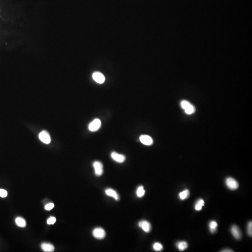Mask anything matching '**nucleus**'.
<instances>
[{
  "label": "nucleus",
  "mask_w": 252,
  "mask_h": 252,
  "mask_svg": "<svg viewBox=\"0 0 252 252\" xmlns=\"http://www.w3.org/2000/svg\"><path fill=\"white\" fill-rule=\"evenodd\" d=\"M92 235L96 239L98 240L103 239L105 237V231L101 227H97L93 229Z\"/></svg>",
  "instance_id": "1"
},
{
  "label": "nucleus",
  "mask_w": 252,
  "mask_h": 252,
  "mask_svg": "<svg viewBox=\"0 0 252 252\" xmlns=\"http://www.w3.org/2000/svg\"><path fill=\"white\" fill-rule=\"evenodd\" d=\"M225 183L227 187L230 190H236L239 188V183L233 178H227L225 181Z\"/></svg>",
  "instance_id": "2"
},
{
  "label": "nucleus",
  "mask_w": 252,
  "mask_h": 252,
  "mask_svg": "<svg viewBox=\"0 0 252 252\" xmlns=\"http://www.w3.org/2000/svg\"><path fill=\"white\" fill-rule=\"evenodd\" d=\"M101 122L99 119H95L90 123L88 126V129L90 131L95 132L98 131L101 127Z\"/></svg>",
  "instance_id": "3"
},
{
  "label": "nucleus",
  "mask_w": 252,
  "mask_h": 252,
  "mask_svg": "<svg viewBox=\"0 0 252 252\" xmlns=\"http://www.w3.org/2000/svg\"><path fill=\"white\" fill-rule=\"evenodd\" d=\"M95 169V174L97 176H100L103 173V165L100 161H95L93 163Z\"/></svg>",
  "instance_id": "4"
},
{
  "label": "nucleus",
  "mask_w": 252,
  "mask_h": 252,
  "mask_svg": "<svg viewBox=\"0 0 252 252\" xmlns=\"http://www.w3.org/2000/svg\"><path fill=\"white\" fill-rule=\"evenodd\" d=\"M39 138L45 144H49L51 142L50 135L46 131H43L39 134Z\"/></svg>",
  "instance_id": "5"
},
{
  "label": "nucleus",
  "mask_w": 252,
  "mask_h": 252,
  "mask_svg": "<svg viewBox=\"0 0 252 252\" xmlns=\"http://www.w3.org/2000/svg\"><path fill=\"white\" fill-rule=\"evenodd\" d=\"M139 227L141 228L145 233L150 232L151 230V225L149 222L147 220H142L138 223Z\"/></svg>",
  "instance_id": "6"
},
{
  "label": "nucleus",
  "mask_w": 252,
  "mask_h": 252,
  "mask_svg": "<svg viewBox=\"0 0 252 252\" xmlns=\"http://www.w3.org/2000/svg\"><path fill=\"white\" fill-rule=\"evenodd\" d=\"M92 78L96 82L99 84H103L105 81V77L102 73L100 72H95L92 74Z\"/></svg>",
  "instance_id": "7"
},
{
  "label": "nucleus",
  "mask_w": 252,
  "mask_h": 252,
  "mask_svg": "<svg viewBox=\"0 0 252 252\" xmlns=\"http://www.w3.org/2000/svg\"><path fill=\"white\" fill-rule=\"evenodd\" d=\"M111 157L114 161L118 163H122L126 160V157L124 155L117 153L116 152H113L111 153Z\"/></svg>",
  "instance_id": "8"
},
{
  "label": "nucleus",
  "mask_w": 252,
  "mask_h": 252,
  "mask_svg": "<svg viewBox=\"0 0 252 252\" xmlns=\"http://www.w3.org/2000/svg\"><path fill=\"white\" fill-rule=\"evenodd\" d=\"M139 139L141 143L145 145H151L153 143V140L152 138L148 135H142Z\"/></svg>",
  "instance_id": "9"
},
{
  "label": "nucleus",
  "mask_w": 252,
  "mask_h": 252,
  "mask_svg": "<svg viewBox=\"0 0 252 252\" xmlns=\"http://www.w3.org/2000/svg\"><path fill=\"white\" fill-rule=\"evenodd\" d=\"M231 232L233 235L237 240H240L242 236V233L239 227L237 225H234L231 228Z\"/></svg>",
  "instance_id": "10"
},
{
  "label": "nucleus",
  "mask_w": 252,
  "mask_h": 252,
  "mask_svg": "<svg viewBox=\"0 0 252 252\" xmlns=\"http://www.w3.org/2000/svg\"><path fill=\"white\" fill-rule=\"evenodd\" d=\"M105 193L107 196L112 197L116 201H118L120 199V196L118 193L113 189L108 188L105 190Z\"/></svg>",
  "instance_id": "11"
},
{
  "label": "nucleus",
  "mask_w": 252,
  "mask_h": 252,
  "mask_svg": "<svg viewBox=\"0 0 252 252\" xmlns=\"http://www.w3.org/2000/svg\"><path fill=\"white\" fill-rule=\"evenodd\" d=\"M41 248L44 252H52L55 250L54 247L51 244L48 243H43L41 245Z\"/></svg>",
  "instance_id": "12"
},
{
  "label": "nucleus",
  "mask_w": 252,
  "mask_h": 252,
  "mask_svg": "<svg viewBox=\"0 0 252 252\" xmlns=\"http://www.w3.org/2000/svg\"><path fill=\"white\" fill-rule=\"evenodd\" d=\"M177 247L180 251H184L188 247V243L186 241H180L177 244Z\"/></svg>",
  "instance_id": "13"
},
{
  "label": "nucleus",
  "mask_w": 252,
  "mask_h": 252,
  "mask_svg": "<svg viewBox=\"0 0 252 252\" xmlns=\"http://www.w3.org/2000/svg\"><path fill=\"white\" fill-rule=\"evenodd\" d=\"M189 196H190V192L188 190H184L179 194V197L181 200H183L187 199L189 197Z\"/></svg>",
  "instance_id": "14"
},
{
  "label": "nucleus",
  "mask_w": 252,
  "mask_h": 252,
  "mask_svg": "<svg viewBox=\"0 0 252 252\" xmlns=\"http://www.w3.org/2000/svg\"><path fill=\"white\" fill-rule=\"evenodd\" d=\"M204 201L202 199H199L196 204L195 209L196 211H200L202 210L203 207L204 206Z\"/></svg>",
  "instance_id": "15"
},
{
  "label": "nucleus",
  "mask_w": 252,
  "mask_h": 252,
  "mask_svg": "<svg viewBox=\"0 0 252 252\" xmlns=\"http://www.w3.org/2000/svg\"><path fill=\"white\" fill-rule=\"evenodd\" d=\"M16 223L18 227H25L26 225L25 220L21 217H18L16 219Z\"/></svg>",
  "instance_id": "16"
},
{
  "label": "nucleus",
  "mask_w": 252,
  "mask_h": 252,
  "mask_svg": "<svg viewBox=\"0 0 252 252\" xmlns=\"http://www.w3.org/2000/svg\"><path fill=\"white\" fill-rule=\"evenodd\" d=\"M136 193L137 196L138 198H142L143 197L145 193V191L143 187L142 186H140L138 187L137 189Z\"/></svg>",
  "instance_id": "17"
},
{
  "label": "nucleus",
  "mask_w": 252,
  "mask_h": 252,
  "mask_svg": "<svg viewBox=\"0 0 252 252\" xmlns=\"http://www.w3.org/2000/svg\"><path fill=\"white\" fill-rule=\"evenodd\" d=\"M218 227V224L216 221H211L209 223V228L212 233H214L217 230V228Z\"/></svg>",
  "instance_id": "18"
},
{
  "label": "nucleus",
  "mask_w": 252,
  "mask_h": 252,
  "mask_svg": "<svg viewBox=\"0 0 252 252\" xmlns=\"http://www.w3.org/2000/svg\"><path fill=\"white\" fill-rule=\"evenodd\" d=\"M184 110L185 112L187 115H191L195 112V108L192 105L190 104Z\"/></svg>",
  "instance_id": "19"
},
{
  "label": "nucleus",
  "mask_w": 252,
  "mask_h": 252,
  "mask_svg": "<svg viewBox=\"0 0 252 252\" xmlns=\"http://www.w3.org/2000/svg\"><path fill=\"white\" fill-rule=\"evenodd\" d=\"M154 250L156 251H161L163 249V246L161 243L156 242L153 246Z\"/></svg>",
  "instance_id": "20"
},
{
  "label": "nucleus",
  "mask_w": 252,
  "mask_h": 252,
  "mask_svg": "<svg viewBox=\"0 0 252 252\" xmlns=\"http://www.w3.org/2000/svg\"><path fill=\"white\" fill-rule=\"evenodd\" d=\"M248 233L249 236L252 237V221L249 222L248 225Z\"/></svg>",
  "instance_id": "21"
},
{
  "label": "nucleus",
  "mask_w": 252,
  "mask_h": 252,
  "mask_svg": "<svg viewBox=\"0 0 252 252\" xmlns=\"http://www.w3.org/2000/svg\"><path fill=\"white\" fill-rule=\"evenodd\" d=\"M56 221V218L53 217H51L48 219L47 223L48 225H53L55 223Z\"/></svg>",
  "instance_id": "22"
},
{
  "label": "nucleus",
  "mask_w": 252,
  "mask_h": 252,
  "mask_svg": "<svg viewBox=\"0 0 252 252\" xmlns=\"http://www.w3.org/2000/svg\"><path fill=\"white\" fill-rule=\"evenodd\" d=\"M8 193L6 190L4 189H0V197L1 198H5L7 197Z\"/></svg>",
  "instance_id": "23"
},
{
  "label": "nucleus",
  "mask_w": 252,
  "mask_h": 252,
  "mask_svg": "<svg viewBox=\"0 0 252 252\" xmlns=\"http://www.w3.org/2000/svg\"><path fill=\"white\" fill-rule=\"evenodd\" d=\"M54 204L53 203H49L46 205L45 209L47 211H50L54 207Z\"/></svg>",
  "instance_id": "24"
},
{
  "label": "nucleus",
  "mask_w": 252,
  "mask_h": 252,
  "mask_svg": "<svg viewBox=\"0 0 252 252\" xmlns=\"http://www.w3.org/2000/svg\"><path fill=\"white\" fill-rule=\"evenodd\" d=\"M221 252H233V251H232V250H231V249H224V250H223V251H221Z\"/></svg>",
  "instance_id": "25"
}]
</instances>
